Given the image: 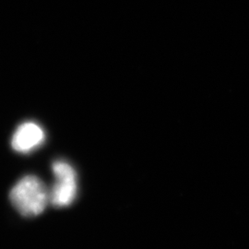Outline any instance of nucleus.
Returning a JSON list of instances; mask_svg holds the SVG:
<instances>
[{
	"label": "nucleus",
	"mask_w": 249,
	"mask_h": 249,
	"mask_svg": "<svg viewBox=\"0 0 249 249\" xmlns=\"http://www.w3.org/2000/svg\"><path fill=\"white\" fill-rule=\"evenodd\" d=\"M9 198L19 213L34 217L45 211L49 202V191L42 180L35 176H27L11 188Z\"/></svg>",
	"instance_id": "1"
},
{
	"label": "nucleus",
	"mask_w": 249,
	"mask_h": 249,
	"mask_svg": "<svg viewBox=\"0 0 249 249\" xmlns=\"http://www.w3.org/2000/svg\"><path fill=\"white\" fill-rule=\"evenodd\" d=\"M52 171L55 182L49 191V202L56 208H64L72 204L78 193L76 171L66 160L53 161Z\"/></svg>",
	"instance_id": "2"
},
{
	"label": "nucleus",
	"mask_w": 249,
	"mask_h": 249,
	"mask_svg": "<svg viewBox=\"0 0 249 249\" xmlns=\"http://www.w3.org/2000/svg\"><path fill=\"white\" fill-rule=\"evenodd\" d=\"M45 139V131L39 124L26 122L20 124L13 134L11 147L18 153L27 154L38 149Z\"/></svg>",
	"instance_id": "3"
}]
</instances>
